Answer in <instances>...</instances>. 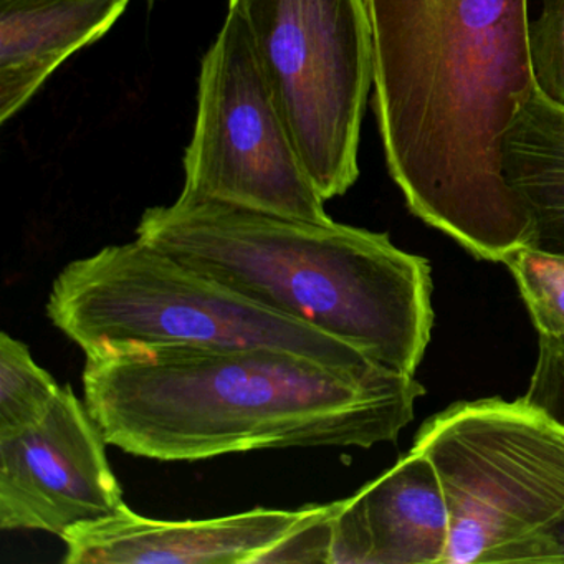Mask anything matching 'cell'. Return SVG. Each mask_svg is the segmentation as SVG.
I'll return each instance as SVG.
<instances>
[{"mask_svg": "<svg viewBox=\"0 0 564 564\" xmlns=\"http://www.w3.org/2000/svg\"><path fill=\"white\" fill-rule=\"evenodd\" d=\"M554 564H564V521L553 531Z\"/></svg>", "mask_w": 564, "mask_h": 564, "instance_id": "18", "label": "cell"}, {"mask_svg": "<svg viewBox=\"0 0 564 564\" xmlns=\"http://www.w3.org/2000/svg\"><path fill=\"white\" fill-rule=\"evenodd\" d=\"M538 335L564 339V256L521 246L505 257Z\"/></svg>", "mask_w": 564, "mask_h": 564, "instance_id": "14", "label": "cell"}, {"mask_svg": "<svg viewBox=\"0 0 564 564\" xmlns=\"http://www.w3.org/2000/svg\"><path fill=\"white\" fill-rule=\"evenodd\" d=\"M523 399L564 425V339L540 336L536 366Z\"/></svg>", "mask_w": 564, "mask_h": 564, "instance_id": "17", "label": "cell"}, {"mask_svg": "<svg viewBox=\"0 0 564 564\" xmlns=\"http://www.w3.org/2000/svg\"><path fill=\"white\" fill-rule=\"evenodd\" d=\"M302 510L256 508L210 520H153L124 505L62 536L67 564H257L299 527Z\"/></svg>", "mask_w": 564, "mask_h": 564, "instance_id": "9", "label": "cell"}, {"mask_svg": "<svg viewBox=\"0 0 564 564\" xmlns=\"http://www.w3.org/2000/svg\"><path fill=\"white\" fill-rule=\"evenodd\" d=\"M62 388L32 358L28 345L0 335V434L41 421Z\"/></svg>", "mask_w": 564, "mask_h": 564, "instance_id": "13", "label": "cell"}, {"mask_svg": "<svg viewBox=\"0 0 564 564\" xmlns=\"http://www.w3.org/2000/svg\"><path fill=\"white\" fill-rule=\"evenodd\" d=\"M336 505L310 507L305 520L293 528L275 546L260 556L259 563H328L332 560L333 518Z\"/></svg>", "mask_w": 564, "mask_h": 564, "instance_id": "16", "label": "cell"}, {"mask_svg": "<svg viewBox=\"0 0 564 564\" xmlns=\"http://www.w3.org/2000/svg\"><path fill=\"white\" fill-rule=\"evenodd\" d=\"M551 104V101H550ZM551 108H553V113L556 115L557 120L564 124V108L557 107V105L551 104Z\"/></svg>", "mask_w": 564, "mask_h": 564, "instance_id": "19", "label": "cell"}, {"mask_svg": "<svg viewBox=\"0 0 564 564\" xmlns=\"http://www.w3.org/2000/svg\"><path fill=\"white\" fill-rule=\"evenodd\" d=\"M138 239L290 318L415 376L434 325L432 269L388 234L180 196Z\"/></svg>", "mask_w": 564, "mask_h": 564, "instance_id": "3", "label": "cell"}, {"mask_svg": "<svg viewBox=\"0 0 564 564\" xmlns=\"http://www.w3.org/2000/svg\"><path fill=\"white\" fill-rule=\"evenodd\" d=\"M448 540L451 513L437 471L411 451L338 501L329 564L444 563Z\"/></svg>", "mask_w": 564, "mask_h": 564, "instance_id": "10", "label": "cell"}, {"mask_svg": "<svg viewBox=\"0 0 564 564\" xmlns=\"http://www.w3.org/2000/svg\"><path fill=\"white\" fill-rule=\"evenodd\" d=\"M411 451L434 465L451 513L445 564H554L564 521V425L523 398L455 402Z\"/></svg>", "mask_w": 564, "mask_h": 564, "instance_id": "5", "label": "cell"}, {"mask_svg": "<svg viewBox=\"0 0 564 564\" xmlns=\"http://www.w3.org/2000/svg\"><path fill=\"white\" fill-rule=\"evenodd\" d=\"M184 174L181 196L310 223L332 220L234 8L200 65Z\"/></svg>", "mask_w": 564, "mask_h": 564, "instance_id": "7", "label": "cell"}, {"mask_svg": "<svg viewBox=\"0 0 564 564\" xmlns=\"http://www.w3.org/2000/svg\"><path fill=\"white\" fill-rule=\"evenodd\" d=\"M368 11L392 181L422 223L503 262L530 232L503 173L508 131L538 90L528 0H368Z\"/></svg>", "mask_w": 564, "mask_h": 564, "instance_id": "1", "label": "cell"}, {"mask_svg": "<svg viewBox=\"0 0 564 564\" xmlns=\"http://www.w3.org/2000/svg\"><path fill=\"white\" fill-rule=\"evenodd\" d=\"M540 18L530 22L531 67L538 91L564 108V0H541Z\"/></svg>", "mask_w": 564, "mask_h": 564, "instance_id": "15", "label": "cell"}, {"mask_svg": "<svg viewBox=\"0 0 564 564\" xmlns=\"http://www.w3.org/2000/svg\"><path fill=\"white\" fill-rule=\"evenodd\" d=\"M246 22L267 85L319 196L359 177L372 85L368 0H229Z\"/></svg>", "mask_w": 564, "mask_h": 564, "instance_id": "6", "label": "cell"}, {"mask_svg": "<svg viewBox=\"0 0 564 564\" xmlns=\"http://www.w3.org/2000/svg\"><path fill=\"white\" fill-rule=\"evenodd\" d=\"M131 0H0V123L75 52L104 37Z\"/></svg>", "mask_w": 564, "mask_h": 564, "instance_id": "11", "label": "cell"}, {"mask_svg": "<svg viewBox=\"0 0 564 564\" xmlns=\"http://www.w3.org/2000/svg\"><path fill=\"white\" fill-rule=\"evenodd\" d=\"M85 405L127 454L193 462L265 448L395 442L425 394L378 361L333 365L276 348L100 346L85 352Z\"/></svg>", "mask_w": 564, "mask_h": 564, "instance_id": "2", "label": "cell"}, {"mask_svg": "<svg viewBox=\"0 0 564 564\" xmlns=\"http://www.w3.org/2000/svg\"><path fill=\"white\" fill-rule=\"evenodd\" d=\"M107 444L72 386L62 388L41 421L0 434V528L62 538L118 513L123 491Z\"/></svg>", "mask_w": 564, "mask_h": 564, "instance_id": "8", "label": "cell"}, {"mask_svg": "<svg viewBox=\"0 0 564 564\" xmlns=\"http://www.w3.org/2000/svg\"><path fill=\"white\" fill-rule=\"evenodd\" d=\"M47 313L85 352L110 345L276 348L333 365L376 361L138 237L68 263L52 285Z\"/></svg>", "mask_w": 564, "mask_h": 564, "instance_id": "4", "label": "cell"}, {"mask_svg": "<svg viewBox=\"0 0 564 564\" xmlns=\"http://www.w3.org/2000/svg\"><path fill=\"white\" fill-rule=\"evenodd\" d=\"M503 173L527 214V246L564 256V124L538 90L508 131Z\"/></svg>", "mask_w": 564, "mask_h": 564, "instance_id": "12", "label": "cell"}]
</instances>
